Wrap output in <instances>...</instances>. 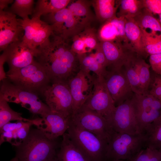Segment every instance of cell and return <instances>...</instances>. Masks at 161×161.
Wrapping results in <instances>:
<instances>
[{
	"label": "cell",
	"mask_w": 161,
	"mask_h": 161,
	"mask_svg": "<svg viewBox=\"0 0 161 161\" xmlns=\"http://www.w3.org/2000/svg\"><path fill=\"white\" fill-rule=\"evenodd\" d=\"M132 107L141 134L161 117V101L149 93H134L131 98Z\"/></svg>",
	"instance_id": "9"
},
{
	"label": "cell",
	"mask_w": 161,
	"mask_h": 161,
	"mask_svg": "<svg viewBox=\"0 0 161 161\" xmlns=\"http://www.w3.org/2000/svg\"><path fill=\"white\" fill-rule=\"evenodd\" d=\"M93 89L84 104L106 119L115 108L114 102L106 87L103 76L93 77Z\"/></svg>",
	"instance_id": "12"
},
{
	"label": "cell",
	"mask_w": 161,
	"mask_h": 161,
	"mask_svg": "<svg viewBox=\"0 0 161 161\" xmlns=\"http://www.w3.org/2000/svg\"><path fill=\"white\" fill-rule=\"evenodd\" d=\"M125 19V33L129 44L138 57L146 58L143 44L141 30L133 18Z\"/></svg>",
	"instance_id": "22"
},
{
	"label": "cell",
	"mask_w": 161,
	"mask_h": 161,
	"mask_svg": "<svg viewBox=\"0 0 161 161\" xmlns=\"http://www.w3.org/2000/svg\"><path fill=\"white\" fill-rule=\"evenodd\" d=\"M8 103L4 99L0 98V128L11 121L21 120L30 122L31 119L23 117L21 113L13 110Z\"/></svg>",
	"instance_id": "32"
},
{
	"label": "cell",
	"mask_w": 161,
	"mask_h": 161,
	"mask_svg": "<svg viewBox=\"0 0 161 161\" xmlns=\"http://www.w3.org/2000/svg\"><path fill=\"white\" fill-rule=\"evenodd\" d=\"M91 0H72L67 8L75 17L90 25L96 17L91 10Z\"/></svg>",
	"instance_id": "26"
},
{
	"label": "cell",
	"mask_w": 161,
	"mask_h": 161,
	"mask_svg": "<svg viewBox=\"0 0 161 161\" xmlns=\"http://www.w3.org/2000/svg\"><path fill=\"white\" fill-rule=\"evenodd\" d=\"M138 57L136 55L130 59L123 68L133 92L137 94H143L137 65Z\"/></svg>",
	"instance_id": "31"
},
{
	"label": "cell",
	"mask_w": 161,
	"mask_h": 161,
	"mask_svg": "<svg viewBox=\"0 0 161 161\" xmlns=\"http://www.w3.org/2000/svg\"><path fill=\"white\" fill-rule=\"evenodd\" d=\"M39 94L19 87L7 79L1 81L0 98L8 102L20 104L33 114L40 115L42 117L51 111L39 98Z\"/></svg>",
	"instance_id": "4"
},
{
	"label": "cell",
	"mask_w": 161,
	"mask_h": 161,
	"mask_svg": "<svg viewBox=\"0 0 161 161\" xmlns=\"http://www.w3.org/2000/svg\"><path fill=\"white\" fill-rule=\"evenodd\" d=\"M67 132L75 144L90 161H106L108 141L70 122Z\"/></svg>",
	"instance_id": "5"
},
{
	"label": "cell",
	"mask_w": 161,
	"mask_h": 161,
	"mask_svg": "<svg viewBox=\"0 0 161 161\" xmlns=\"http://www.w3.org/2000/svg\"><path fill=\"white\" fill-rule=\"evenodd\" d=\"M18 20L24 31L22 41L32 49L37 48L52 35L50 25L42 21L40 17Z\"/></svg>",
	"instance_id": "14"
},
{
	"label": "cell",
	"mask_w": 161,
	"mask_h": 161,
	"mask_svg": "<svg viewBox=\"0 0 161 161\" xmlns=\"http://www.w3.org/2000/svg\"><path fill=\"white\" fill-rule=\"evenodd\" d=\"M149 60L153 71L161 76V53L149 56Z\"/></svg>",
	"instance_id": "41"
},
{
	"label": "cell",
	"mask_w": 161,
	"mask_h": 161,
	"mask_svg": "<svg viewBox=\"0 0 161 161\" xmlns=\"http://www.w3.org/2000/svg\"><path fill=\"white\" fill-rule=\"evenodd\" d=\"M72 39V43L71 47L74 52L77 55L88 53L82 40L78 35L74 36Z\"/></svg>",
	"instance_id": "39"
},
{
	"label": "cell",
	"mask_w": 161,
	"mask_h": 161,
	"mask_svg": "<svg viewBox=\"0 0 161 161\" xmlns=\"http://www.w3.org/2000/svg\"><path fill=\"white\" fill-rule=\"evenodd\" d=\"M142 32L143 44L147 57L161 53V36Z\"/></svg>",
	"instance_id": "34"
},
{
	"label": "cell",
	"mask_w": 161,
	"mask_h": 161,
	"mask_svg": "<svg viewBox=\"0 0 161 161\" xmlns=\"http://www.w3.org/2000/svg\"><path fill=\"white\" fill-rule=\"evenodd\" d=\"M71 0H38L34 9L32 17L56 13L67 7Z\"/></svg>",
	"instance_id": "27"
},
{
	"label": "cell",
	"mask_w": 161,
	"mask_h": 161,
	"mask_svg": "<svg viewBox=\"0 0 161 161\" xmlns=\"http://www.w3.org/2000/svg\"><path fill=\"white\" fill-rule=\"evenodd\" d=\"M118 17L133 18L144 8L143 0H120Z\"/></svg>",
	"instance_id": "30"
},
{
	"label": "cell",
	"mask_w": 161,
	"mask_h": 161,
	"mask_svg": "<svg viewBox=\"0 0 161 161\" xmlns=\"http://www.w3.org/2000/svg\"><path fill=\"white\" fill-rule=\"evenodd\" d=\"M112 161H130L129 160H115Z\"/></svg>",
	"instance_id": "49"
},
{
	"label": "cell",
	"mask_w": 161,
	"mask_h": 161,
	"mask_svg": "<svg viewBox=\"0 0 161 161\" xmlns=\"http://www.w3.org/2000/svg\"><path fill=\"white\" fill-rule=\"evenodd\" d=\"M27 122L18 120L15 123L9 122L0 128V132L10 131L20 129L26 125Z\"/></svg>",
	"instance_id": "43"
},
{
	"label": "cell",
	"mask_w": 161,
	"mask_h": 161,
	"mask_svg": "<svg viewBox=\"0 0 161 161\" xmlns=\"http://www.w3.org/2000/svg\"><path fill=\"white\" fill-rule=\"evenodd\" d=\"M58 145L57 139H49L37 128L31 129L16 147V157L19 161H44L56 156Z\"/></svg>",
	"instance_id": "2"
},
{
	"label": "cell",
	"mask_w": 161,
	"mask_h": 161,
	"mask_svg": "<svg viewBox=\"0 0 161 161\" xmlns=\"http://www.w3.org/2000/svg\"><path fill=\"white\" fill-rule=\"evenodd\" d=\"M68 83L72 100L73 115L85 103L92 94V91L90 90L91 85L93 84L80 70L68 81Z\"/></svg>",
	"instance_id": "19"
},
{
	"label": "cell",
	"mask_w": 161,
	"mask_h": 161,
	"mask_svg": "<svg viewBox=\"0 0 161 161\" xmlns=\"http://www.w3.org/2000/svg\"><path fill=\"white\" fill-rule=\"evenodd\" d=\"M45 103L50 110L65 117L71 118L72 100L68 82H51L41 91Z\"/></svg>",
	"instance_id": "7"
},
{
	"label": "cell",
	"mask_w": 161,
	"mask_h": 161,
	"mask_svg": "<svg viewBox=\"0 0 161 161\" xmlns=\"http://www.w3.org/2000/svg\"><path fill=\"white\" fill-rule=\"evenodd\" d=\"M145 134V147L158 150L161 148V117L149 126Z\"/></svg>",
	"instance_id": "29"
},
{
	"label": "cell",
	"mask_w": 161,
	"mask_h": 161,
	"mask_svg": "<svg viewBox=\"0 0 161 161\" xmlns=\"http://www.w3.org/2000/svg\"><path fill=\"white\" fill-rule=\"evenodd\" d=\"M10 161H19L18 158L16 157L12 158Z\"/></svg>",
	"instance_id": "47"
},
{
	"label": "cell",
	"mask_w": 161,
	"mask_h": 161,
	"mask_svg": "<svg viewBox=\"0 0 161 161\" xmlns=\"http://www.w3.org/2000/svg\"><path fill=\"white\" fill-rule=\"evenodd\" d=\"M70 122L108 142L114 132L104 117L84 104L72 116Z\"/></svg>",
	"instance_id": "10"
},
{
	"label": "cell",
	"mask_w": 161,
	"mask_h": 161,
	"mask_svg": "<svg viewBox=\"0 0 161 161\" xmlns=\"http://www.w3.org/2000/svg\"><path fill=\"white\" fill-rule=\"evenodd\" d=\"M137 65L142 93L148 94L151 81L150 65L144 59L139 57L137 59Z\"/></svg>",
	"instance_id": "33"
},
{
	"label": "cell",
	"mask_w": 161,
	"mask_h": 161,
	"mask_svg": "<svg viewBox=\"0 0 161 161\" xmlns=\"http://www.w3.org/2000/svg\"><path fill=\"white\" fill-rule=\"evenodd\" d=\"M79 63L80 70L83 72L91 82L93 77L90 75L91 72L98 77L103 76L106 70L103 69L97 61L94 53L87 54L85 53L77 55Z\"/></svg>",
	"instance_id": "25"
},
{
	"label": "cell",
	"mask_w": 161,
	"mask_h": 161,
	"mask_svg": "<svg viewBox=\"0 0 161 161\" xmlns=\"http://www.w3.org/2000/svg\"><path fill=\"white\" fill-rule=\"evenodd\" d=\"M130 161H161L159 150L146 147L140 150Z\"/></svg>",
	"instance_id": "37"
},
{
	"label": "cell",
	"mask_w": 161,
	"mask_h": 161,
	"mask_svg": "<svg viewBox=\"0 0 161 161\" xmlns=\"http://www.w3.org/2000/svg\"><path fill=\"white\" fill-rule=\"evenodd\" d=\"M33 0H15L8 10L21 17L23 20L29 18L34 10Z\"/></svg>",
	"instance_id": "35"
},
{
	"label": "cell",
	"mask_w": 161,
	"mask_h": 161,
	"mask_svg": "<svg viewBox=\"0 0 161 161\" xmlns=\"http://www.w3.org/2000/svg\"><path fill=\"white\" fill-rule=\"evenodd\" d=\"M78 35L82 40L88 52L95 49L100 43L97 31L91 26L85 29Z\"/></svg>",
	"instance_id": "36"
},
{
	"label": "cell",
	"mask_w": 161,
	"mask_h": 161,
	"mask_svg": "<svg viewBox=\"0 0 161 161\" xmlns=\"http://www.w3.org/2000/svg\"><path fill=\"white\" fill-rule=\"evenodd\" d=\"M144 8L153 14L161 13V0H143Z\"/></svg>",
	"instance_id": "40"
},
{
	"label": "cell",
	"mask_w": 161,
	"mask_h": 161,
	"mask_svg": "<svg viewBox=\"0 0 161 161\" xmlns=\"http://www.w3.org/2000/svg\"><path fill=\"white\" fill-rule=\"evenodd\" d=\"M106 119L114 132L133 134H141L131 98L116 106Z\"/></svg>",
	"instance_id": "11"
},
{
	"label": "cell",
	"mask_w": 161,
	"mask_h": 161,
	"mask_svg": "<svg viewBox=\"0 0 161 161\" xmlns=\"http://www.w3.org/2000/svg\"><path fill=\"white\" fill-rule=\"evenodd\" d=\"M71 119L51 111L41 118L31 119V122L47 137L56 140L67 131Z\"/></svg>",
	"instance_id": "18"
},
{
	"label": "cell",
	"mask_w": 161,
	"mask_h": 161,
	"mask_svg": "<svg viewBox=\"0 0 161 161\" xmlns=\"http://www.w3.org/2000/svg\"><path fill=\"white\" fill-rule=\"evenodd\" d=\"M94 53L95 58L97 63L104 69L107 70L108 64L105 55L100 45L96 49Z\"/></svg>",
	"instance_id": "42"
},
{
	"label": "cell",
	"mask_w": 161,
	"mask_h": 161,
	"mask_svg": "<svg viewBox=\"0 0 161 161\" xmlns=\"http://www.w3.org/2000/svg\"><path fill=\"white\" fill-rule=\"evenodd\" d=\"M145 134L113 132L109 140L106 161L129 160L145 148Z\"/></svg>",
	"instance_id": "3"
},
{
	"label": "cell",
	"mask_w": 161,
	"mask_h": 161,
	"mask_svg": "<svg viewBox=\"0 0 161 161\" xmlns=\"http://www.w3.org/2000/svg\"><path fill=\"white\" fill-rule=\"evenodd\" d=\"M36 49L31 48L22 40L10 44L3 52L9 66L8 71L17 70L32 63Z\"/></svg>",
	"instance_id": "16"
},
{
	"label": "cell",
	"mask_w": 161,
	"mask_h": 161,
	"mask_svg": "<svg viewBox=\"0 0 161 161\" xmlns=\"http://www.w3.org/2000/svg\"><path fill=\"white\" fill-rule=\"evenodd\" d=\"M91 2L96 18L99 21L103 23L117 16L119 0H92Z\"/></svg>",
	"instance_id": "23"
},
{
	"label": "cell",
	"mask_w": 161,
	"mask_h": 161,
	"mask_svg": "<svg viewBox=\"0 0 161 161\" xmlns=\"http://www.w3.org/2000/svg\"><path fill=\"white\" fill-rule=\"evenodd\" d=\"M142 31L161 36V24L158 19L148 10L144 8L140 13L134 18Z\"/></svg>",
	"instance_id": "24"
},
{
	"label": "cell",
	"mask_w": 161,
	"mask_h": 161,
	"mask_svg": "<svg viewBox=\"0 0 161 161\" xmlns=\"http://www.w3.org/2000/svg\"><path fill=\"white\" fill-rule=\"evenodd\" d=\"M159 18L158 19V20L161 24V13L160 15H159Z\"/></svg>",
	"instance_id": "48"
},
{
	"label": "cell",
	"mask_w": 161,
	"mask_h": 161,
	"mask_svg": "<svg viewBox=\"0 0 161 161\" xmlns=\"http://www.w3.org/2000/svg\"><path fill=\"white\" fill-rule=\"evenodd\" d=\"M6 62V59L5 56L3 53L0 55V80L1 81L2 80L7 79L6 73L5 72L4 65Z\"/></svg>",
	"instance_id": "44"
},
{
	"label": "cell",
	"mask_w": 161,
	"mask_h": 161,
	"mask_svg": "<svg viewBox=\"0 0 161 161\" xmlns=\"http://www.w3.org/2000/svg\"><path fill=\"white\" fill-rule=\"evenodd\" d=\"M44 161H57V160L56 156V157L53 158L47 159Z\"/></svg>",
	"instance_id": "46"
},
{
	"label": "cell",
	"mask_w": 161,
	"mask_h": 161,
	"mask_svg": "<svg viewBox=\"0 0 161 161\" xmlns=\"http://www.w3.org/2000/svg\"><path fill=\"white\" fill-rule=\"evenodd\" d=\"M14 1L13 0H0V11L5 10L8 5Z\"/></svg>",
	"instance_id": "45"
},
{
	"label": "cell",
	"mask_w": 161,
	"mask_h": 161,
	"mask_svg": "<svg viewBox=\"0 0 161 161\" xmlns=\"http://www.w3.org/2000/svg\"><path fill=\"white\" fill-rule=\"evenodd\" d=\"M151 75V81L148 93L161 101V76Z\"/></svg>",
	"instance_id": "38"
},
{
	"label": "cell",
	"mask_w": 161,
	"mask_h": 161,
	"mask_svg": "<svg viewBox=\"0 0 161 161\" xmlns=\"http://www.w3.org/2000/svg\"><path fill=\"white\" fill-rule=\"evenodd\" d=\"M125 21V18L116 16L103 23L97 31L100 42L114 41L130 46L126 36Z\"/></svg>",
	"instance_id": "20"
},
{
	"label": "cell",
	"mask_w": 161,
	"mask_h": 161,
	"mask_svg": "<svg viewBox=\"0 0 161 161\" xmlns=\"http://www.w3.org/2000/svg\"><path fill=\"white\" fill-rule=\"evenodd\" d=\"M100 45L110 70L121 69L130 59L137 55L129 45L114 41H100Z\"/></svg>",
	"instance_id": "15"
},
{
	"label": "cell",
	"mask_w": 161,
	"mask_h": 161,
	"mask_svg": "<svg viewBox=\"0 0 161 161\" xmlns=\"http://www.w3.org/2000/svg\"><path fill=\"white\" fill-rule=\"evenodd\" d=\"M59 148L56 154L57 161H90L75 144L66 133L62 136Z\"/></svg>",
	"instance_id": "21"
},
{
	"label": "cell",
	"mask_w": 161,
	"mask_h": 161,
	"mask_svg": "<svg viewBox=\"0 0 161 161\" xmlns=\"http://www.w3.org/2000/svg\"><path fill=\"white\" fill-rule=\"evenodd\" d=\"M6 73L7 79L14 85L39 94L51 82L44 68L35 61L25 67Z\"/></svg>",
	"instance_id": "6"
},
{
	"label": "cell",
	"mask_w": 161,
	"mask_h": 161,
	"mask_svg": "<svg viewBox=\"0 0 161 161\" xmlns=\"http://www.w3.org/2000/svg\"><path fill=\"white\" fill-rule=\"evenodd\" d=\"M159 151H160L161 153V148L159 150Z\"/></svg>",
	"instance_id": "50"
},
{
	"label": "cell",
	"mask_w": 161,
	"mask_h": 161,
	"mask_svg": "<svg viewBox=\"0 0 161 161\" xmlns=\"http://www.w3.org/2000/svg\"><path fill=\"white\" fill-rule=\"evenodd\" d=\"M43 16L44 21L51 27L52 35L60 37L68 41L90 26L75 17L67 7Z\"/></svg>",
	"instance_id": "8"
},
{
	"label": "cell",
	"mask_w": 161,
	"mask_h": 161,
	"mask_svg": "<svg viewBox=\"0 0 161 161\" xmlns=\"http://www.w3.org/2000/svg\"><path fill=\"white\" fill-rule=\"evenodd\" d=\"M32 125L31 122H28L26 125L20 129L10 131L0 132V145L6 142L16 147L18 146L28 135Z\"/></svg>",
	"instance_id": "28"
},
{
	"label": "cell",
	"mask_w": 161,
	"mask_h": 161,
	"mask_svg": "<svg viewBox=\"0 0 161 161\" xmlns=\"http://www.w3.org/2000/svg\"><path fill=\"white\" fill-rule=\"evenodd\" d=\"M103 76L116 106L131 98L134 93L123 67L119 69L107 70Z\"/></svg>",
	"instance_id": "13"
},
{
	"label": "cell",
	"mask_w": 161,
	"mask_h": 161,
	"mask_svg": "<svg viewBox=\"0 0 161 161\" xmlns=\"http://www.w3.org/2000/svg\"><path fill=\"white\" fill-rule=\"evenodd\" d=\"M36 49L35 57L44 68L51 82H68L80 70L77 54L71 49L68 41L55 35Z\"/></svg>",
	"instance_id": "1"
},
{
	"label": "cell",
	"mask_w": 161,
	"mask_h": 161,
	"mask_svg": "<svg viewBox=\"0 0 161 161\" xmlns=\"http://www.w3.org/2000/svg\"><path fill=\"white\" fill-rule=\"evenodd\" d=\"M24 31L16 15L8 10L0 11V50L22 40Z\"/></svg>",
	"instance_id": "17"
}]
</instances>
